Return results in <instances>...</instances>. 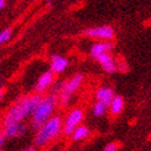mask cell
Masks as SVG:
<instances>
[{"label": "cell", "instance_id": "6da1fadb", "mask_svg": "<svg viewBox=\"0 0 151 151\" xmlns=\"http://www.w3.org/2000/svg\"><path fill=\"white\" fill-rule=\"evenodd\" d=\"M42 99L43 97L41 96V93L37 92L36 95L28 96V97H22L19 101H16L5 113L3 128L20 124L26 117L32 114L33 109L36 108V106L41 102Z\"/></svg>", "mask_w": 151, "mask_h": 151}, {"label": "cell", "instance_id": "7a4b0ae2", "mask_svg": "<svg viewBox=\"0 0 151 151\" xmlns=\"http://www.w3.org/2000/svg\"><path fill=\"white\" fill-rule=\"evenodd\" d=\"M57 104V97L54 95H48L43 97L41 102L36 106L32 112V128L35 130H40L43 124L52 118Z\"/></svg>", "mask_w": 151, "mask_h": 151}, {"label": "cell", "instance_id": "3957f363", "mask_svg": "<svg viewBox=\"0 0 151 151\" xmlns=\"http://www.w3.org/2000/svg\"><path fill=\"white\" fill-rule=\"evenodd\" d=\"M62 125H63V120L59 116L52 117L49 120H47L43 124V127L40 130H37V134L35 137V144L37 146L46 145L48 141L54 139L59 134L60 129H62Z\"/></svg>", "mask_w": 151, "mask_h": 151}, {"label": "cell", "instance_id": "277c9868", "mask_svg": "<svg viewBox=\"0 0 151 151\" xmlns=\"http://www.w3.org/2000/svg\"><path fill=\"white\" fill-rule=\"evenodd\" d=\"M82 80H84V76H82L81 74H76L71 79L65 81V84L62 86V91H60V95H59V102L62 103L63 106L68 104V102H69V100H70V97L80 87Z\"/></svg>", "mask_w": 151, "mask_h": 151}, {"label": "cell", "instance_id": "5b68a950", "mask_svg": "<svg viewBox=\"0 0 151 151\" xmlns=\"http://www.w3.org/2000/svg\"><path fill=\"white\" fill-rule=\"evenodd\" d=\"M82 118H84V112L81 109L76 108L73 109L69 114L66 116L64 124H63V132L66 135H71L73 132L76 129V127L80 125V123L82 122Z\"/></svg>", "mask_w": 151, "mask_h": 151}, {"label": "cell", "instance_id": "8992f818", "mask_svg": "<svg viewBox=\"0 0 151 151\" xmlns=\"http://www.w3.org/2000/svg\"><path fill=\"white\" fill-rule=\"evenodd\" d=\"M84 35L100 41H109L114 37V29L111 26H100L86 29V31H84Z\"/></svg>", "mask_w": 151, "mask_h": 151}, {"label": "cell", "instance_id": "52a82bcc", "mask_svg": "<svg viewBox=\"0 0 151 151\" xmlns=\"http://www.w3.org/2000/svg\"><path fill=\"white\" fill-rule=\"evenodd\" d=\"M96 60L101 64V66L103 68L104 71H107V73H109V74H113V73L117 71L118 65H117V63H116L114 58H113V55L109 54V52L101 54Z\"/></svg>", "mask_w": 151, "mask_h": 151}, {"label": "cell", "instance_id": "ba28073f", "mask_svg": "<svg viewBox=\"0 0 151 151\" xmlns=\"http://www.w3.org/2000/svg\"><path fill=\"white\" fill-rule=\"evenodd\" d=\"M53 81H54V71L53 70H48L46 73H43L38 81H37V84H36V91L38 92V93H42L44 92L46 90L53 84Z\"/></svg>", "mask_w": 151, "mask_h": 151}, {"label": "cell", "instance_id": "9c48e42d", "mask_svg": "<svg viewBox=\"0 0 151 151\" xmlns=\"http://www.w3.org/2000/svg\"><path fill=\"white\" fill-rule=\"evenodd\" d=\"M26 132V127L25 124H15V125H10L7 128H3V135L5 138H17V137H21L24 135Z\"/></svg>", "mask_w": 151, "mask_h": 151}, {"label": "cell", "instance_id": "30bf717a", "mask_svg": "<svg viewBox=\"0 0 151 151\" xmlns=\"http://www.w3.org/2000/svg\"><path fill=\"white\" fill-rule=\"evenodd\" d=\"M112 49V44L107 41H101V42H97L95 44H92L91 49H90V54L92 55V58L97 59L101 54L103 53H108Z\"/></svg>", "mask_w": 151, "mask_h": 151}, {"label": "cell", "instance_id": "8fae6325", "mask_svg": "<svg viewBox=\"0 0 151 151\" xmlns=\"http://www.w3.org/2000/svg\"><path fill=\"white\" fill-rule=\"evenodd\" d=\"M68 59L62 55H53L50 58V70L54 73H63L68 68Z\"/></svg>", "mask_w": 151, "mask_h": 151}, {"label": "cell", "instance_id": "7c38bea8", "mask_svg": "<svg viewBox=\"0 0 151 151\" xmlns=\"http://www.w3.org/2000/svg\"><path fill=\"white\" fill-rule=\"evenodd\" d=\"M96 97H97V101H101L107 106H109L111 102L113 101V99H114V92H113V90L109 87H101L97 90Z\"/></svg>", "mask_w": 151, "mask_h": 151}, {"label": "cell", "instance_id": "4fadbf2b", "mask_svg": "<svg viewBox=\"0 0 151 151\" xmlns=\"http://www.w3.org/2000/svg\"><path fill=\"white\" fill-rule=\"evenodd\" d=\"M123 107H124V100L120 96H114V99H113V101L109 104L111 113L113 116H117L123 111Z\"/></svg>", "mask_w": 151, "mask_h": 151}, {"label": "cell", "instance_id": "5bb4252c", "mask_svg": "<svg viewBox=\"0 0 151 151\" xmlns=\"http://www.w3.org/2000/svg\"><path fill=\"white\" fill-rule=\"evenodd\" d=\"M88 134H90V130L85 125H79V127H76V129L73 132L71 135H73L74 140H84L88 137Z\"/></svg>", "mask_w": 151, "mask_h": 151}, {"label": "cell", "instance_id": "9a60e30c", "mask_svg": "<svg viewBox=\"0 0 151 151\" xmlns=\"http://www.w3.org/2000/svg\"><path fill=\"white\" fill-rule=\"evenodd\" d=\"M107 107H108V106L106 104V103H103V102H101V101L95 102L93 107H92L93 116L95 117H102L104 113H106V111H107Z\"/></svg>", "mask_w": 151, "mask_h": 151}, {"label": "cell", "instance_id": "2e32d148", "mask_svg": "<svg viewBox=\"0 0 151 151\" xmlns=\"http://www.w3.org/2000/svg\"><path fill=\"white\" fill-rule=\"evenodd\" d=\"M11 35H12L11 28H5L4 31H1V33H0V43H1V44L6 43L7 41L11 38Z\"/></svg>", "mask_w": 151, "mask_h": 151}, {"label": "cell", "instance_id": "e0dca14e", "mask_svg": "<svg viewBox=\"0 0 151 151\" xmlns=\"http://www.w3.org/2000/svg\"><path fill=\"white\" fill-rule=\"evenodd\" d=\"M118 150V144L117 142H111V144H108L107 146L104 147L103 151H117Z\"/></svg>", "mask_w": 151, "mask_h": 151}, {"label": "cell", "instance_id": "ac0fdd59", "mask_svg": "<svg viewBox=\"0 0 151 151\" xmlns=\"http://www.w3.org/2000/svg\"><path fill=\"white\" fill-rule=\"evenodd\" d=\"M5 4H6V0H0V9H4Z\"/></svg>", "mask_w": 151, "mask_h": 151}, {"label": "cell", "instance_id": "d6986e66", "mask_svg": "<svg viewBox=\"0 0 151 151\" xmlns=\"http://www.w3.org/2000/svg\"><path fill=\"white\" fill-rule=\"evenodd\" d=\"M24 151H36V150H35V147H27V149L24 150Z\"/></svg>", "mask_w": 151, "mask_h": 151}]
</instances>
